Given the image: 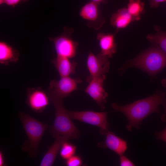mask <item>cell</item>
I'll list each match as a JSON object with an SVG mask.
<instances>
[{"instance_id": "obj_1", "label": "cell", "mask_w": 166, "mask_h": 166, "mask_svg": "<svg viewBox=\"0 0 166 166\" xmlns=\"http://www.w3.org/2000/svg\"><path fill=\"white\" fill-rule=\"evenodd\" d=\"M165 92L157 90L152 95L125 105L112 103L111 107L115 111L121 112L126 117L127 130L130 132L133 128L140 129L142 121L151 114L159 113V106L163 103Z\"/></svg>"}, {"instance_id": "obj_2", "label": "cell", "mask_w": 166, "mask_h": 166, "mask_svg": "<svg viewBox=\"0 0 166 166\" xmlns=\"http://www.w3.org/2000/svg\"><path fill=\"white\" fill-rule=\"evenodd\" d=\"M166 66V54L156 44L127 61L120 69L122 73L130 67H134L146 72L154 78Z\"/></svg>"}, {"instance_id": "obj_3", "label": "cell", "mask_w": 166, "mask_h": 166, "mask_svg": "<svg viewBox=\"0 0 166 166\" xmlns=\"http://www.w3.org/2000/svg\"><path fill=\"white\" fill-rule=\"evenodd\" d=\"M49 97L54 104L55 112L53 123L49 128L50 134L55 138L62 136L69 140L78 138L80 132L72 122L62 100Z\"/></svg>"}, {"instance_id": "obj_4", "label": "cell", "mask_w": 166, "mask_h": 166, "mask_svg": "<svg viewBox=\"0 0 166 166\" xmlns=\"http://www.w3.org/2000/svg\"><path fill=\"white\" fill-rule=\"evenodd\" d=\"M19 116L28 139L24 143L22 149L34 157L38 152V146L48 125L22 112L19 113Z\"/></svg>"}, {"instance_id": "obj_5", "label": "cell", "mask_w": 166, "mask_h": 166, "mask_svg": "<svg viewBox=\"0 0 166 166\" xmlns=\"http://www.w3.org/2000/svg\"><path fill=\"white\" fill-rule=\"evenodd\" d=\"M73 32V29L65 27L59 36L48 38V39L54 44L57 56L69 58L75 56L78 44L71 37Z\"/></svg>"}, {"instance_id": "obj_6", "label": "cell", "mask_w": 166, "mask_h": 166, "mask_svg": "<svg viewBox=\"0 0 166 166\" xmlns=\"http://www.w3.org/2000/svg\"><path fill=\"white\" fill-rule=\"evenodd\" d=\"M67 112L71 118L98 127L102 135H106L108 131V112L72 111L67 110Z\"/></svg>"}, {"instance_id": "obj_7", "label": "cell", "mask_w": 166, "mask_h": 166, "mask_svg": "<svg viewBox=\"0 0 166 166\" xmlns=\"http://www.w3.org/2000/svg\"><path fill=\"white\" fill-rule=\"evenodd\" d=\"M82 81L79 78H72L69 76L61 77L59 80H51L48 89V95L62 100L77 89L78 85Z\"/></svg>"}, {"instance_id": "obj_8", "label": "cell", "mask_w": 166, "mask_h": 166, "mask_svg": "<svg viewBox=\"0 0 166 166\" xmlns=\"http://www.w3.org/2000/svg\"><path fill=\"white\" fill-rule=\"evenodd\" d=\"M108 57L101 53L94 55L90 52L88 56L87 65L90 75L86 78L89 82L96 78H106L105 74L108 73L110 63Z\"/></svg>"}, {"instance_id": "obj_9", "label": "cell", "mask_w": 166, "mask_h": 166, "mask_svg": "<svg viewBox=\"0 0 166 166\" xmlns=\"http://www.w3.org/2000/svg\"><path fill=\"white\" fill-rule=\"evenodd\" d=\"M27 93L26 102L35 112H42L49 105V98L48 93L41 88H29Z\"/></svg>"}, {"instance_id": "obj_10", "label": "cell", "mask_w": 166, "mask_h": 166, "mask_svg": "<svg viewBox=\"0 0 166 166\" xmlns=\"http://www.w3.org/2000/svg\"><path fill=\"white\" fill-rule=\"evenodd\" d=\"M98 5L92 1L88 2L81 8L79 13L80 16L87 21L88 26L95 29L100 28L105 22L100 13Z\"/></svg>"}, {"instance_id": "obj_11", "label": "cell", "mask_w": 166, "mask_h": 166, "mask_svg": "<svg viewBox=\"0 0 166 166\" xmlns=\"http://www.w3.org/2000/svg\"><path fill=\"white\" fill-rule=\"evenodd\" d=\"M105 78H96L91 80L85 90V92L95 101L102 110L105 108L106 98L108 93L103 88V82Z\"/></svg>"}, {"instance_id": "obj_12", "label": "cell", "mask_w": 166, "mask_h": 166, "mask_svg": "<svg viewBox=\"0 0 166 166\" xmlns=\"http://www.w3.org/2000/svg\"><path fill=\"white\" fill-rule=\"evenodd\" d=\"M106 135L105 140L99 143L98 146L102 148H108L119 156L123 155L128 148L127 141L109 131Z\"/></svg>"}, {"instance_id": "obj_13", "label": "cell", "mask_w": 166, "mask_h": 166, "mask_svg": "<svg viewBox=\"0 0 166 166\" xmlns=\"http://www.w3.org/2000/svg\"><path fill=\"white\" fill-rule=\"evenodd\" d=\"M101 49V53L108 58L112 57L117 50L114 35L111 34L99 33L97 36Z\"/></svg>"}, {"instance_id": "obj_14", "label": "cell", "mask_w": 166, "mask_h": 166, "mask_svg": "<svg viewBox=\"0 0 166 166\" xmlns=\"http://www.w3.org/2000/svg\"><path fill=\"white\" fill-rule=\"evenodd\" d=\"M55 138L54 142L44 155L40 164V166H52L62 145L64 142L69 140L62 136L57 137Z\"/></svg>"}, {"instance_id": "obj_15", "label": "cell", "mask_w": 166, "mask_h": 166, "mask_svg": "<svg viewBox=\"0 0 166 166\" xmlns=\"http://www.w3.org/2000/svg\"><path fill=\"white\" fill-rule=\"evenodd\" d=\"M51 62L53 64L61 77L69 76L75 72L77 63L75 61H71L69 58L57 56Z\"/></svg>"}, {"instance_id": "obj_16", "label": "cell", "mask_w": 166, "mask_h": 166, "mask_svg": "<svg viewBox=\"0 0 166 166\" xmlns=\"http://www.w3.org/2000/svg\"><path fill=\"white\" fill-rule=\"evenodd\" d=\"M134 21L127 8H123L113 14L110 19V24L117 29H124Z\"/></svg>"}, {"instance_id": "obj_17", "label": "cell", "mask_w": 166, "mask_h": 166, "mask_svg": "<svg viewBox=\"0 0 166 166\" xmlns=\"http://www.w3.org/2000/svg\"><path fill=\"white\" fill-rule=\"evenodd\" d=\"M19 57V52L6 42H0V63L6 65L10 63H16Z\"/></svg>"}, {"instance_id": "obj_18", "label": "cell", "mask_w": 166, "mask_h": 166, "mask_svg": "<svg viewBox=\"0 0 166 166\" xmlns=\"http://www.w3.org/2000/svg\"><path fill=\"white\" fill-rule=\"evenodd\" d=\"M156 33L155 34H148L146 39L152 44L158 45L162 50L166 54V31H161L160 27L155 26Z\"/></svg>"}, {"instance_id": "obj_19", "label": "cell", "mask_w": 166, "mask_h": 166, "mask_svg": "<svg viewBox=\"0 0 166 166\" xmlns=\"http://www.w3.org/2000/svg\"><path fill=\"white\" fill-rule=\"evenodd\" d=\"M127 8L134 21L139 20L145 12L144 3L140 0H129Z\"/></svg>"}, {"instance_id": "obj_20", "label": "cell", "mask_w": 166, "mask_h": 166, "mask_svg": "<svg viewBox=\"0 0 166 166\" xmlns=\"http://www.w3.org/2000/svg\"><path fill=\"white\" fill-rule=\"evenodd\" d=\"M76 149L75 145L66 141L62 145L60 149V154L62 159L67 160L74 155Z\"/></svg>"}, {"instance_id": "obj_21", "label": "cell", "mask_w": 166, "mask_h": 166, "mask_svg": "<svg viewBox=\"0 0 166 166\" xmlns=\"http://www.w3.org/2000/svg\"><path fill=\"white\" fill-rule=\"evenodd\" d=\"M81 158L77 156H73L66 160V165L68 166H80L82 164Z\"/></svg>"}, {"instance_id": "obj_22", "label": "cell", "mask_w": 166, "mask_h": 166, "mask_svg": "<svg viewBox=\"0 0 166 166\" xmlns=\"http://www.w3.org/2000/svg\"><path fill=\"white\" fill-rule=\"evenodd\" d=\"M28 0H0V4H6L14 7L22 2H26Z\"/></svg>"}, {"instance_id": "obj_23", "label": "cell", "mask_w": 166, "mask_h": 166, "mask_svg": "<svg viewBox=\"0 0 166 166\" xmlns=\"http://www.w3.org/2000/svg\"><path fill=\"white\" fill-rule=\"evenodd\" d=\"M161 83L162 86L166 88V78L162 79ZM162 104L164 108V111L161 117V119L162 121L166 123V98L164 99Z\"/></svg>"}, {"instance_id": "obj_24", "label": "cell", "mask_w": 166, "mask_h": 166, "mask_svg": "<svg viewBox=\"0 0 166 166\" xmlns=\"http://www.w3.org/2000/svg\"><path fill=\"white\" fill-rule=\"evenodd\" d=\"M120 156V165L121 166H133L134 164L126 156L121 155Z\"/></svg>"}, {"instance_id": "obj_25", "label": "cell", "mask_w": 166, "mask_h": 166, "mask_svg": "<svg viewBox=\"0 0 166 166\" xmlns=\"http://www.w3.org/2000/svg\"><path fill=\"white\" fill-rule=\"evenodd\" d=\"M155 135L158 140H162L166 143V127L160 132H156Z\"/></svg>"}, {"instance_id": "obj_26", "label": "cell", "mask_w": 166, "mask_h": 166, "mask_svg": "<svg viewBox=\"0 0 166 166\" xmlns=\"http://www.w3.org/2000/svg\"><path fill=\"white\" fill-rule=\"evenodd\" d=\"M150 6L152 8H157L160 3L166 1V0H149Z\"/></svg>"}, {"instance_id": "obj_27", "label": "cell", "mask_w": 166, "mask_h": 166, "mask_svg": "<svg viewBox=\"0 0 166 166\" xmlns=\"http://www.w3.org/2000/svg\"><path fill=\"white\" fill-rule=\"evenodd\" d=\"M5 162L3 154L1 151L0 152V166H5Z\"/></svg>"}, {"instance_id": "obj_28", "label": "cell", "mask_w": 166, "mask_h": 166, "mask_svg": "<svg viewBox=\"0 0 166 166\" xmlns=\"http://www.w3.org/2000/svg\"><path fill=\"white\" fill-rule=\"evenodd\" d=\"M92 2L99 4L101 3H106L108 0H91Z\"/></svg>"}]
</instances>
